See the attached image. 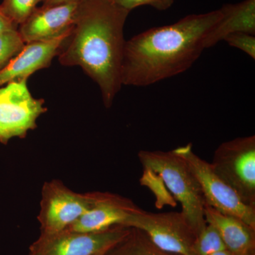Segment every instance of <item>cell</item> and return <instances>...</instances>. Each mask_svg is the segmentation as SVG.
I'll use <instances>...</instances> for the list:
<instances>
[{"mask_svg": "<svg viewBox=\"0 0 255 255\" xmlns=\"http://www.w3.org/2000/svg\"><path fill=\"white\" fill-rule=\"evenodd\" d=\"M72 29L53 39L26 43L23 49L0 70V87L14 80H28L35 72L48 68L53 58L59 54Z\"/></svg>", "mask_w": 255, "mask_h": 255, "instance_id": "7c38bea8", "label": "cell"}, {"mask_svg": "<svg viewBox=\"0 0 255 255\" xmlns=\"http://www.w3.org/2000/svg\"><path fill=\"white\" fill-rule=\"evenodd\" d=\"M114 2L129 11L141 6H150L159 11H165L173 5L174 0H114Z\"/></svg>", "mask_w": 255, "mask_h": 255, "instance_id": "ffe728a7", "label": "cell"}, {"mask_svg": "<svg viewBox=\"0 0 255 255\" xmlns=\"http://www.w3.org/2000/svg\"><path fill=\"white\" fill-rule=\"evenodd\" d=\"M194 248L196 255H208L226 249L217 230L209 223L196 235Z\"/></svg>", "mask_w": 255, "mask_h": 255, "instance_id": "e0dca14e", "label": "cell"}, {"mask_svg": "<svg viewBox=\"0 0 255 255\" xmlns=\"http://www.w3.org/2000/svg\"><path fill=\"white\" fill-rule=\"evenodd\" d=\"M75 0H44L43 1V6H55V5L65 4V3L70 2Z\"/></svg>", "mask_w": 255, "mask_h": 255, "instance_id": "7402d4cb", "label": "cell"}, {"mask_svg": "<svg viewBox=\"0 0 255 255\" xmlns=\"http://www.w3.org/2000/svg\"><path fill=\"white\" fill-rule=\"evenodd\" d=\"M18 26L6 17L4 13L0 9V33L1 32L14 31L17 30Z\"/></svg>", "mask_w": 255, "mask_h": 255, "instance_id": "44dd1931", "label": "cell"}, {"mask_svg": "<svg viewBox=\"0 0 255 255\" xmlns=\"http://www.w3.org/2000/svg\"><path fill=\"white\" fill-rule=\"evenodd\" d=\"M105 255H177L167 253L155 246L143 231L130 228L123 241Z\"/></svg>", "mask_w": 255, "mask_h": 255, "instance_id": "9a60e30c", "label": "cell"}, {"mask_svg": "<svg viewBox=\"0 0 255 255\" xmlns=\"http://www.w3.org/2000/svg\"><path fill=\"white\" fill-rule=\"evenodd\" d=\"M221 10L222 17L210 30L204 40L205 49L224 41L225 38L231 33L244 32L255 34V0L224 4Z\"/></svg>", "mask_w": 255, "mask_h": 255, "instance_id": "5bb4252c", "label": "cell"}, {"mask_svg": "<svg viewBox=\"0 0 255 255\" xmlns=\"http://www.w3.org/2000/svg\"><path fill=\"white\" fill-rule=\"evenodd\" d=\"M25 44L18 29L0 33V70L23 49Z\"/></svg>", "mask_w": 255, "mask_h": 255, "instance_id": "ac0fdd59", "label": "cell"}, {"mask_svg": "<svg viewBox=\"0 0 255 255\" xmlns=\"http://www.w3.org/2000/svg\"><path fill=\"white\" fill-rule=\"evenodd\" d=\"M172 151L186 162L197 179L206 204L255 228V208L245 204L237 193L215 173L211 163L194 153L192 144L180 146Z\"/></svg>", "mask_w": 255, "mask_h": 255, "instance_id": "5b68a950", "label": "cell"}, {"mask_svg": "<svg viewBox=\"0 0 255 255\" xmlns=\"http://www.w3.org/2000/svg\"><path fill=\"white\" fill-rule=\"evenodd\" d=\"M204 216L206 223L217 230L226 249L235 255H255V228L207 204L204 207Z\"/></svg>", "mask_w": 255, "mask_h": 255, "instance_id": "4fadbf2b", "label": "cell"}, {"mask_svg": "<svg viewBox=\"0 0 255 255\" xmlns=\"http://www.w3.org/2000/svg\"><path fill=\"white\" fill-rule=\"evenodd\" d=\"M224 41L230 46L234 47L246 53L251 58H255V37L251 33L238 32L231 33L225 38Z\"/></svg>", "mask_w": 255, "mask_h": 255, "instance_id": "d6986e66", "label": "cell"}, {"mask_svg": "<svg viewBox=\"0 0 255 255\" xmlns=\"http://www.w3.org/2000/svg\"><path fill=\"white\" fill-rule=\"evenodd\" d=\"M144 169L157 174L182 205L185 216L196 235L206 223V202L200 184L186 162L173 151L141 150L137 154Z\"/></svg>", "mask_w": 255, "mask_h": 255, "instance_id": "3957f363", "label": "cell"}, {"mask_svg": "<svg viewBox=\"0 0 255 255\" xmlns=\"http://www.w3.org/2000/svg\"><path fill=\"white\" fill-rule=\"evenodd\" d=\"M109 1H114V0H109Z\"/></svg>", "mask_w": 255, "mask_h": 255, "instance_id": "cb8c5ba5", "label": "cell"}, {"mask_svg": "<svg viewBox=\"0 0 255 255\" xmlns=\"http://www.w3.org/2000/svg\"><path fill=\"white\" fill-rule=\"evenodd\" d=\"M127 227L143 231L164 251L177 255H196V233L181 212H147L139 209L129 218Z\"/></svg>", "mask_w": 255, "mask_h": 255, "instance_id": "ba28073f", "label": "cell"}, {"mask_svg": "<svg viewBox=\"0 0 255 255\" xmlns=\"http://www.w3.org/2000/svg\"><path fill=\"white\" fill-rule=\"evenodd\" d=\"M45 101L32 96L27 80H14L0 87V143L24 138L37 127V119L48 109Z\"/></svg>", "mask_w": 255, "mask_h": 255, "instance_id": "52a82bcc", "label": "cell"}, {"mask_svg": "<svg viewBox=\"0 0 255 255\" xmlns=\"http://www.w3.org/2000/svg\"><path fill=\"white\" fill-rule=\"evenodd\" d=\"M79 0L37 7L18 28L25 43L48 41L73 28L76 18Z\"/></svg>", "mask_w": 255, "mask_h": 255, "instance_id": "8fae6325", "label": "cell"}, {"mask_svg": "<svg viewBox=\"0 0 255 255\" xmlns=\"http://www.w3.org/2000/svg\"><path fill=\"white\" fill-rule=\"evenodd\" d=\"M44 0H2L0 9L10 21L18 26L22 24Z\"/></svg>", "mask_w": 255, "mask_h": 255, "instance_id": "2e32d148", "label": "cell"}, {"mask_svg": "<svg viewBox=\"0 0 255 255\" xmlns=\"http://www.w3.org/2000/svg\"><path fill=\"white\" fill-rule=\"evenodd\" d=\"M93 192H75L58 179L46 182L41 190L38 221L42 234L70 227L92 207Z\"/></svg>", "mask_w": 255, "mask_h": 255, "instance_id": "9c48e42d", "label": "cell"}, {"mask_svg": "<svg viewBox=\"0 0 255 255\" xmlns=\"http://www.w3.org/2000/svg\"><path fill=\"white\" fill-rule=\"evenodd\" d=\"M221 17V9L188 15L126 41L122 85L147 87L187 71L205 49L204 40Z\"/></svg>", "mask_w": 255, "mask_h": 255, "instance_id": "7a4b0ae2", "label": "cell"}, {"mask_svg": "<svg viewBox=\"0 0 255 255\" xmlns=\"http://www.w3.org/2000/svg\"><path fill=\"white\" fill-rule=\"evenodd\" d=\"M93 194L92 207L66 229L78 232H97L115 226L127 227L130 216L140 209L130 199L118 194L107 192Z\"/></svg>", "mask_w": 255, "mask_h": 255, "instance_id": "30bf717a", "label": "cell"}, {"mask_svg": "<svg viewBox=\"0 0 255 255\" xmlns=\"http://www.w3.org/2000/svg\"><path fill=\"white\" fill-rule=\"evenodd\" d=\"M130 228L115 226L97 232L65 229L42 234L30 246L29 255H105L123 241Z\"/></svg>", "mask_w": 255, "mask_h": 255, "instance_id": "8992f818", "label": "cell"}, {"mask_svg": "<svg viewBox=\"0 0 255 255\" xmlns=\"http://www.w3.org/2000/svg\"><path fill=\"white\" fill-rule=\"evenodd\" d=\"M211 165L245 204L255 208V135L223 142L215 151Z\"/></svg>", "mask_w": 255, "mask_h": 255, "instance_id": "277c9868", "label": "cell"}, {"mask_svg": "<svg viewBox=\"0 0 255 255\" xmlns=\"http://www.w3.org/2000/svg\"><path fill=\"white\" fill-rule=\"evenodd\" d=\"M208 255H235L233 253H231V251H228L227 249L222 250V251H219L215 252V253H211V254Z\"/></svg>", "mask_w": 255, "mask_h": 255, "instance_id": "603a6c76", "label": "cell"}, {"mask_svg": "<svg viewBox=\"0 0 255 255\" xmlns=\"http://www.w3.org/2000/svg\"><path fill=\"white\" fill-rule=\"evenodd\" d=\"M129 12L109 0H79L73 29L58 55L61 65L81 67L97 84L107 109L123 86L124 28Z\"/></svg>", "mask_w": 255, "mask_h": 255, "instance_id": "6da1fadb", "label": "cell"}]
</instances>
